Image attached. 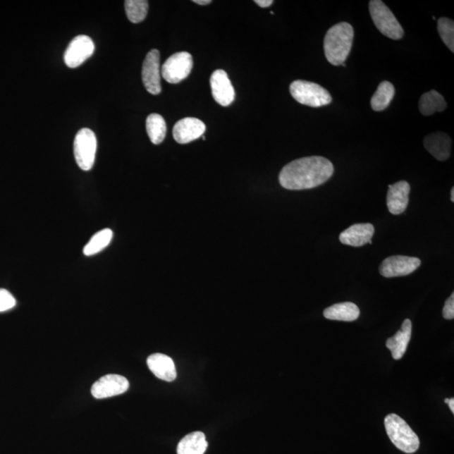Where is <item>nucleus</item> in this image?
Wrapping results in <instances>:
<instances>
[{
	"instance_id": "f257e3e1",
	"label": "nucleus",
	"mask_w": 454,
	"mask_h": 454,
	"mask_svg": "<svg viewBox=\"0 0 454 454\" xmlns=\"http://www.w3.org/2000/svg\"><path fill=\"white\" fill-rule=\"evenodd\" d=\"M333 173L334 167L330 160L323 157H307L286 165L278 180L286 190H309L323 185Z\"/></svg>"
},
{
	"instance_id": "f03ea898",
	"label": "nucleus",
	"mask_w": 454,
	"mask_h": 454,
	"mask_svg": "<svg viewBox=\"0 0 454 454\" xmlns=\"http://www.w3.org/2000/svg\"><path fill=\"white\" fill-rule=\"evenodd\" d=\"M355 30L347 23H340L331 27L324 39V51L327 61L333 66L343 65L350 54Z\"/></svg>"
},
{
	"instance_id": "7ed1b4c3",
	"label": "nucleus",
	"mask_w": 454,
	"mask_h": 454,
	"mask_svg": "<svg viewBox=\"0 0 454 454\" xmlns=\"http://www.w3.org/2000/svg\"><path fill=\"white\" fill-rule=\"evenodd\" d=\"M385 427L388 438L400 451L414 453L418 450L420 440L407 422L398 415H388L385 419Z\"/></svg>"
},
{
	"instance_id": "20e7f679",
	"label": "nucleus",
	"mask_w": 454,
	"mask_h": 454,
	"mask_svg": "<svg viewBox=\"0 0 454 454\" xmlns=\"http://www.w3.org/2000/svg\"><path fill=\"white\" fill-rule=\"evenodd\" d=\"M290 91L292 97L304 106L321 107L333 100L329 92L315 82L296 80L290 85Z\"/></svg>"
},
{
	"instance_id": "39448f33",
	"label": "nucleus",
	"mask_w": 454,
	"mask_h": 454,
	"mask_svg": "<svg viewBox=\"0 0 454 454\" xmlns=\"http://www.w3.org/2000/svg\"><path fill=\"white\" fill-rule=\"evenodd\" d=\"M369 13L375 26L384 36L400 40L404 37V30L394 14L381 0L369 2Z\"/></svg>"
},
{
	"instance_id": "423d86ee",
	"label": "nucleus",
	"mask_w": 454,
	"mask_h": 454,
	"mask_svg": "<svg viewBox=\"0 0 454 454\" xmlns=\"http://www.w3.org/2000/svg\"><path fill=\"white\" fill-rule=\"evenodd\" d=\"M76 163L84 171H90L94 164L97 152V138L93 130L82 128L78 132L73 143Z\"/></svg>"
},
{
	"instance_id": "0eeeda50",
	"label": "nucleus",
	"mask_w": 454,
	"mask_h": 454,
	"mask_svg": "<svg viewBox=\"0 0 454 454\" xmlns=\"http://www.w3.org/2000/svg\"><path fill=\"white\" fill-rule=\"evenodd\" d=\"M193 68V58L189 52L181 51L172 55L161 68V76L169 84H178L190 75Z\"/></svg>"
},
{
	"instance_id": "6e6552de",
	"label": "nucleus",
	"mask_w": 454,
	"mask_h": 454,
	"mask_svg": "<svg viewBox=\"0 0 454 454\" xmlns=\"http://www.w3.org/2000/svg\"><path fill=\"white\" fill-rule=\"evenodd\" d=\"M422 261L417 257L396 255L387 257L379 266V273L383 277L407 276L420 267Z\"/></svg>"
},
{
	"instance_id": "1a4fd4ad",
	"label": "nucleus",
	"mask_w": 454,
	"mask_h": 454,
	"mask_svg": "<svg viewBox=\"0 0 454 454\" xmlns=\"http://www.w3.org/2000/svg\"><path fill=\"white\" fill-rule=\"evenodd\" d=\"M94 51V43L92 39L85 35H80L73 39L64 54V62L70 68L80 67L87 59H89Z\"/></svg>"
},
{
	"instance_id": "9d476101",
	"label": "nucleus",
	"mask_w": 454,
	"mask_h": 454,
	"mask_svg": "<svg viewBox=\"0 0 454 454\" xmlns=\"http://www.w3.org/2000/svg\"><path fill=\"white\" fill-rule=\"evenodd\" d=\"M128 388V379L121 375L107 374L94 384L91 393L96 399H104L123 394Z\"/></svg>"
},
{
	"instance_id": "9b49d317",
	"label": "nucleus",
	"mask_w": 454,
	"mask_h": 454,
	"mask_svg": "<svg viewBox=\"0 0 454 454\" xmlns=\"http://www.w3.org/2000/svg\"><path fill=\"white\" fill-rule=\"evenodd\" d=\"M142 82L146 90L152 94H159L161 91L160 77L159 51L152 49L144 60L142 71Z\"/></svg>"
},
{
	"instance_id": "f8f14e48",
	"label": "nucleus",
	"mask_w": 454,
	"mask_h": 454,
	"mask_svg": "<svg viewBox=\"0 0 454 454\" xmlns=\"http://www.w3.org/2000/svg\"><path fill=\"white\" fill-rule=\"evenodd\" d=\"M205 125L197 118L186 117L178 121L173 126V136L180 144H187L203 136Z\"/></svg>"
},
{
	"instance_id": "ddd939ff",
	"label": "nucleus",
	"mask_w": 454,
	"mask_h": 454,
	"mask_svg": "<svg viewBox=\"0 0 454 454\" xmlns=\"http://www.w3.org/2000/svg\"><path fill=\"white\" fill-rule=\"evenodd\" d=\"M211 86L214 99L222 106H228L235 99V90L224 70L218 69L212 73Z\"/></svg>"
},
{
	"instance_id": "4468645a",
	"label": "nucleus",
	"mask_w": 454,
	"mask_h": 454,
	"mask_svg": "<svg viewBox=\"0 0 454 454\" xmlns=\"http://www.w3.org/2000/svg\"><path fill=\"white\" fill-rule=\"evenodd\" d=\"M410 186L407 181H400L388 185L387 207L393 215H400L407 209L409 204Z\"/></svg>"
},
{
	"instance_id": "2eb2a0df",
	"label": "nucleus",
	"mask_w": 454,
	"mask_h": 454,
	"mask_svg": "<svg viewBox=\"0 0 454 454\" xmlns=\"http://www.w3.org/2000/svg\"><path fill=\"white\" fill-rule=\"evenodd\" d=\"M147 363L157 378L167 382L176 381L177 371L171 357L163 353H154L148 357Z\"/></svg>"
},
{
	"instance_id": "dca6fc26",
	"label": "nucleus",
	"mask_w": 454,
	"mask_h": 454,
	"mask_svg": "<svg viewBox=\"0 0 454 454\" xmlns=\"http://www.w3.org/2000/svg\"><path fill=\"white\" fill-rule=\"evenodd\" d=\"M374 233V227L372 224H355L343 231L339 235V240L344 245L359 247L369 243Z\"/></svg>"
},
{
	"instance_id": "f3484780",
	"label": "nucleus",
	"mask_w": 454,
	"mask_h": 454,
	"mask_svg": "<svg viewBox=\"0 0 454 454\" xmlns=\"http://www.w3.org/2000/svg\"><path fill=\"white\" fill-rule=\"evenodd\" d=\"M424 147L436 160L446 161L451 156L452 140L444 133H434L424 139Z\"/></svg>"
},
{
	"instance_id": "a211bd4d",
	"label": "nucleus",
	"mask_w": 454,
	"mask_h": 454,
	"mask_svg": "<svg viewBox=\"0 0 454 454\" xmlns=\"http://www.w3.org/2000/svg\"><path fill=\"white\" fill-rule=\"evenodd\" d=\"M412 321L409 319H405L401 325L400 330L387 340L386 347L390 349L393 359L399 360L404 356L412 338Z\"/></svg>"
},
{
	"instance_id": "6ab92c4d",
	"label": "nucleus",
	"mask_w": 454,
	"mask_h": 454,
	"mask_svg": "<svg viewBox=\"0 0 454 454\" xmlns=\"http://www.w3.org/2000/svg\"><path fill=\"white\" fill-rule=\"evenodd\" d=\"M323 315L329 320L353 321L359 318L360 311L355 303L343 302L335 304L326 308Z\"/></svg>"
},
{
	"instance_id": "aec40b11",
	"label": "nucleus",
	"mask_w": 454,
	"mask_h": 454,
	"mask_svg": "<svg viewBox=\"0 0 454 454\" xmlns=\"http://www.w3.org/2000/svg\"><path fill=\"white\" fill-rule=\"evenodd\" d=\"M208 443L202 431L191 432L178 443V454H204L207 451Z\"/></svg>"
},
{
	"instance_id": "412c9836",
	"label": "nucleus",
	"mask_w": 454,
	"mask_h": 454,
	"mask_svg": "<svg viewBox=\"0 0 454 454\" xmlns=\"http://www.w3.org/2000/svg\"><path fill=\"white\" fill-rule=\"evenodd\" d=\"M447 108L444 97L438 91L431 90L423 94L419 102V109L423 116H429L436 112H443Z\"/></svg>"
},
{
	"instance_id": "4be33fe9",
	"label": "nucleus",
	"mask_w": 454,
	"mask_h": 454,
	"mask_svg": "<svg viewBox=\"0 0 454 454\" xmlns=\"http://www.w3.org/2000/svg\"><path fill=\"white\" fill-rule=\"evenodd\" d=\"M146 128L148 137L154 145H159L164 142L167 134V125L164 117L159 114H151L146 121Z\"/></svg>"
},
{
	"instance_id": "5701e85b",
	"label": "nucleus",
	"mask_w": 454,
	"mask_h": 454,
	"mask_svg": "<svg viewBox=\"0 0 454 454\" xmlns=\"http://www.w3.org/2000/svg\"><path fill=\"white\" fill-rule=\"evenodd\" d=\"M395 90L394 85L388 81H384L379 85L376 92L371 99V106L374 111H383L390 106L394 98Z\"/></svg>"
},
{
	"instance_id": "b1692460",
	"label": "nucleus",
	"mask_w": 454,
	"mask_h": 454,
	"mask_svg": "<svg viewBox=\"0 0 454 454\" xmlns=\"http://www.w3.org/2000/svg\"><path fill=\"white\" fill-rule=\"evenodd\" d=\"M113 238V231L111 229H104L95 233L91 238L90 242L86 244L84 248V253L86 256H93L103 251Z\"/></svg>"
},
{
	"instance_id": "393cba45",
	"label": "nucleus",
	"mask_w": 454,
	"mask_h": 454,
	"mask_svg": "<svg viewBox=\"0 0 454 454\" xmlns=\"http://www.w3.org/2000/svg\"><path fill=\"white\" fill-rule=\"evenodd\" d=\"M125 8L126 16L130 23L137 24L146 19L148 1L146 0H126Z\"/></svg>"
},
{
	"instance_id": "a878e982",
	"label": "nucleus",
	"mask_w": 454,
	"mask_h": 454,
	"mask_svg": "<svg viewBox=\"0 0 454 454\" xmlns=\"http://www.w3.org/2000/svg\"><path fill=\"white\" fill-rule=\"evenodd\" d=\"M438 30L444 44L453 54L454 52V23L453 20L442 17L438 21Z\"/></svg>"
},
{
	"instance_id": "bb28decb",
	"label": "nucleus",
	"mask_w": 454,
	"mask_h": 454,
	"mask_svg": "<svg viewBox=\"0 0 454 454\" xmlns=\"http://www.w3.org/2000/svg\"><path fill=\"white\" fill-rule=\"evenodd\" d=\"M16 305L15 297L10 292L0 289V312H7L14 308Z\"/></svg>"
},
{
	"instance_id": "cd10ccee",
	"label": "nucleus",
	"mask_w": 454,
	"mask_h": 454,
	"mask_svg": "<svg viewBox=\"0 0 454 454\" xmlns=\"http://www.w3.org/2000/svg\"><path fill=\"white\" fill-rule=\"evenodd\" d=\"M443 316L446 320H453L454 318V294L453 293L450 297L445 302L443 309Z\"/></svg>"
},
{
	"instance_id": "c85d7f7f",
	"label": "nucleus",
	"mask_w": 454,
	"mask_h": 454,
	"mask_svg": "<svg viewBox=\"0 0 454 454\" xmlns=\"http://www.w3.org/2000/svg\"><path fill=\"white\" fill-rule=\"evenodd\" d=\"M257 6L262 8H268L272 6L273 0H255L254 1Z\"/></svg>"
},
{
	"instance_id": "c756f323",
	"label": "nucleus",
	"mask_w": 454,
	"mask_h": 454,
	"mask_svg": "<svg viewBox=\"0 0 454 454\" xmlns=\"http://www.w3.org/2000/svg\"><path fill=\"white\" fill-rule=\"evenodd\" d=\"M193 2L200 4V6H207L211 3V0H194Z\"/></svg>"
},
{
	"instance_id": "7c9ffc66",
	"label": "nucleus",
	"mask_w": 454,
	"mask_h": 454,
	"mask_svg": "<svg viewBox=\"0 0 454 454\" xmlns=\"http://www.w3.org/2000/svg\"><path fill=\"white\" fill-rule=\"evenodd\" d=\"M449 405V408H450L452 413H454V398H451L449 400V403H448Z\"/></svg>"
},
{
	"instance_id": "2f4dec72",
	"label": "nucleus",
	"mask_w": 454,
	"mask_h": 454,
	"mask_svg": "<svg viewBox=\"0 0 454 454\" xmlns=\"http://www.w3.org/2000/svg\"><path fill=\"white\" fill-rule=\"evenodd\" d=\"M451 202H454V188L451 190Z\"/></svg>"
},
{
	"instance_id": "473e14b6",
	"label": "nucleus",
	"mask_w": 454,
	"mask_h": 454,
	"mask_svg": "<svg viewBox=\"0 0 454 454\" xmlns=\"http://www.w3.org/2000/svg\"><path fill=\"white\" fill-rule=\"evenodd\" d=\"M449 400H450V399H446V400H445V403H447V404H448V403H449Z\"/></svg>"
},
{
	"instance_id": "72a5a7b5",
	"label": "nucleus",
	"mask_w": 454,
	"mask_h": 454,
	"mask_svg": "<svg viewBox=\"0 0 454 454\" xmlns=\"http://www.w3.org/2000/svg\"><path fill=\"white\" fill-rule=\"evenodd\" d=\"M369 244H372V243H373V242H372V241H371V240H370V241L369 242Z\"/></svg>"
}]
</instances>
